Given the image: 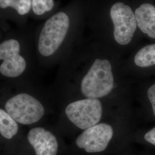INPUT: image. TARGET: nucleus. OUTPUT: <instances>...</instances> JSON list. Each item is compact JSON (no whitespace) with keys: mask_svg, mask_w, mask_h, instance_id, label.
Masks as SVG:
<instances>
[{"mask_svg":"<svg viewBox=\"0 0 155 155\" xmlns=\"http://www.w3.org/2000/svg\"><path fill=\"white\" fill-rule=\"evenodd\" d=\"M116 82L110 61L96 59L79 82V90L84 98L102 99L116 89Z\"/></svg>","mask_w":155,"mask_h":155,"instance_id":"obj_1","label":"nucleus"},{"mask_svg":"<svg viewBox=\"0 0 155 155\" xmlns=\"http://www.w3.org/2000/svg\"><path fill=\"white\" fill-rule=\"evenodd\" d=\"M5 110L19 124L30 125L39 122L45 110L35 97L26 93L15 94L6 101Z\"/></svg>","mask_w":155,"mask_h":155,"instance_id":"obj_2","label":"nucleus"},{"mask_svg":"<svg viewBox=\"0 0 155 155\" xmlns=\"http://www.w3.org/2000/svg\"><path fill=\"white\" fill-rule=\"evenodd\" d=\"M64 113L70 122L84 130L101 122L104 106L100 99L83 98L69 103Z\"/></svg>","mask_w":155,"mask_h":155,"instance_id":"obj_3","label":"nucleus"},{"mask_svg":"<svg viewBox=\"0 0 155 155\" xmlns=\"http://www.w3.org/2000/svg\"><path fill=\"white\" fill-rule=\"evenodd\" d=\"M70 27L69 17L64 12H58L45 22L39 36L38 51L43 56L54 54L61 46Z\"/></svg>","mask_w":155,"mask_h":155,"instance_id":"obj_4","label":"nucleus"},{"mask_svg":"<svg viewBox=\"0 0 155 155\" xmlns=\"http://www.w3.org/2000/svg\"><path fill=\"white\" fill-rule=\"evenodd\" d=\"M114 127L108 122H101L83 130L75 139L78 148L89 153L104 152L113 140Z\"/></svg>","mask_w":155,"mask_h":155,"instance_id":"obj_5","label":"nucleus"},{"mask_svg":"<svg viewBox=\"0 0 155 155\" xmlns=\"http://www.w3.org/2000/svg\"><path fill=\"white\" fill-rule=\"evenodd\" d=\"M110 15L114 25L113 34L117 43L121 45H129L137 27L132 9L122 2H117L111 6Z\"/></svg>","mask_w":155,"mask_h":155,"instance_id":"obj_6","label":"nucleus"},{"mask_svg":"<svg viewBox=\"0 0 155 155\" xmlns=\"http://www.w3.org/2000/svg\"><path fill=\"white\" fill-rule=\"evenodd\" d=\"M20 45L15 39H9L0 45L1 74L6 78L18 77L25 70V59L20 55Z\"/></svg>","mask_w":155,"mask_h":155,"instance_id":"obj_7","label":"nucleus"},{"mask_svg":"<svg viewBox=\"0 0 155 155\" xmlns=\"http://www.w3.org/2000/svg\"><path fill=\"white\" fill-rule=\"evenodd\" d=\"M29 144L36 155H57L59 144L55 135L41 127L31 128L27 134Z\"/></svg>","mask_w":155,"mask_h":155,"instance_id":"obj_8","label":"nucleus"},{"mask_svg":"<svg viewBox=\"0 0 155 155\" xmlns=\"http://www.w3.org/2000/svg\"><path fill=\"white\" fill-rule=\"evenodd\" d=\"M137 27L150 38L155 39V6L150 4H143L134 13Z\"/></svg>","mask_w":155,"mask_h":155,"instance_id":"obj_9","label":"nucleus"},{"mask_svg":"<svg viewBox=\"0 0 155 155\" xmlns=\"http://www.w3.org/2000/svg\"><path fill=\"white\" fill-rule=\"evenodd\" d=\"M18 124L4 108L0 109V134L2 137L13 139L18 132Z\"/></svg>","mask_w":155,"mask_h":155,"instance_id":"obj_10","label":"nucleus"},{"mask_svg":"<svg viewBox=\"0 0 155 155\" xmlns=\"http://www.w3.org/2000/svg\"><path fill=\"white\" fill-rule=\"evenodd\" d=\"M134 64L141 68L155 66V44L147 45L139 50L134 57Z\"/></svg>","mask_w":155,"mask_h":155,"instance_id":"obj_11","label":"nucleus"},{"mask_svg":"<svg viewBox=\"0 0 155 155\" xmlns=\"http://www.w3.org/2000/svg\"><path fill=\"white\" fill-rule=\"evenodd\" d=\"M32 6V0H0V7L5 9L11 7L20 15L27 14Z\"/></svg>","mask_w":155,"mask_h":155,"instance_id":"obj_12","label":"nucleus"},{"mask_svg":"<svg viewBox=\"0 0 155 155\" xmlns=\"http://www.w3.org/2000/svg\"><path fill=\"white\" fill-rule=\"evenodd\" d=\"M54 6L53 0H32V10L36 15H41L51 11Z\"/></svg>","mask_w":155,"mask_h":155,"instance_id":"obj_13","label":"nucleus"},{"mask_svg":"<svg viewBox=\"0 0 155 155\" xmlns=\"http://www.w3.org/2000/svg\"><path fill=\"white\" fill-rule=\"evenodd\" d=\"M147 98L150 105L152 113L155 118V82L151 84L147 89Z\"/></svg>","mask_w":155,"mask_h":155,"instance_id":"obj_14","label":"nucleus"},{"mask_svg":"<svg viewBox=\"0 0 155 155\" xmlns=\"http://www.w3.org/2000/svg\"><path fill=\"white\" fill-rule=\"evenodd\" d=\"M143 139L146 143L155 147V127L144 133Z\"/></svg>","mask_w":155,"mask_h":155,"instance_id":"obj_15","label":"nucleus"}]
</instances>
